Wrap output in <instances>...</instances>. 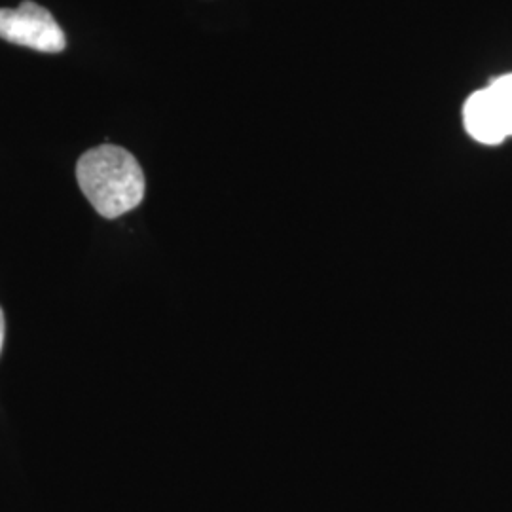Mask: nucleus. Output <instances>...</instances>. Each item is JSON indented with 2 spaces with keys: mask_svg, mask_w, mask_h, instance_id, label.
Here are the masks:
<instances>
[{
  "mask_svg": "<svg viewBox=\"0 0 512 512\" xmlns=\"http://www.w3.org/2000/svg\"><path fill=\"white\" fill-rule=\"evenodd\" d=\"M76 179L105 219L126 215L145 198V173L126 148L101 145L84 152L76 164Z\"/></svg>",
  "mask_w": 512,
  "mask_h": 512,
  "instance_id": "nucleus-1",
  "label": "nucleus"
},
{
  "mask_svg": "<svg viewBox=\"0 0 512 512\" xmlns=\"http://www.w3.org/2000/svg\"><path fill=\"white\" fill-rule=\"evenodd\" d=\"M2 344H4V313L0 310V351H2Z\"/></svg>",
  "mask_w": 512,
  "mask_h": 512,
  "instance_id": "nucleus-5",
  "label": "nucleus"
},
{
  "mask_svg": "<svg viewBox=\"0 0 512 512\" xmlns=\"http://www.w3.org/2000/svg\"><path fill=\"white\" fill-rule=\"evenodd\" d=\"M463 124L467 133L482 145H499L507 139L486 88L467 99L463 107Z\"/></svg>",
  "mask_w": 512,
  "mask_h": 512,
  "instance_id": "nucleus-3",
  "label": "nucleus"
},
{
  "mask_svg": "<svg viewBox=\"0 0 512 512\" xmlns=\"http://www.w3.org/2000/svg\"><path fill=\"white\" fill-rule=\"evenodd\" d=\"M0 38L44 54H59L67 46L54 16L31 0L21 2L18 8H0Z\"/></svg>",
  "mask_w": 512,
  "mask_h": 512,
  "instance_id": "nucleus-2",
  "label": "nucleus"
},
{
  "mask_svg": "<svg viewBox=\"0 0 512 512\" xmlns=\"http://www.w3.org/2000/svg\"><path fill=\"white\" fill-rule=\"evenodd\" d=\"M492 103H494L495 114L501 122V128L507 137L512 135V73L503 74L495 78L494 82L486 88Z\"/></svg>",
  "mask_w": 512,
  "mask_h": 512,
  "instance_id": "nucleus-4",
  "label": "nucleus"
}]
</instances>
